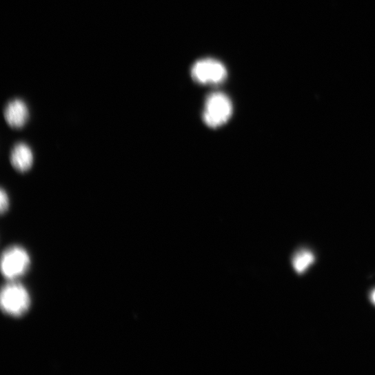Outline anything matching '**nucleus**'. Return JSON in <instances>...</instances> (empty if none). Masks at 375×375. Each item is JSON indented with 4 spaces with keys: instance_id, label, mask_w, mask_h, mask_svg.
I'll use <instances>...</instances> for the list:
<instances>
[{
    "instance_id": "2",
    "label": "nucleus",
    "mask_w": 375,
    "mask_h": 375,
    "mask_svg": "<svg viewBox=\"0 0 375 375\" xmlns=\"http://www.w3.org/2000/svg\"><path fill=\"white\" fill-rule=\"evenodd\" d=\"M233 113V106L225 94L220 92L212 93L206 100L203 112L205 124L217 128L226 124Z\"/></svg>"
},
{
    "instance_id": "7",
    "label": "nucleus",
    "mask_w": 375,
    "mask_h": 375,
    "mask_svg": "<svg viewBox=\"0 0 375 375\" xmlns=\"http://www.w3.org/2000/svg\"><path fill=\"white\" fill-rule=\"evenodd\" d=\"M316 257L314 254L308 249L299 250L292 259V265L295 271L303 274L307 272L314 263Z\"/></svg>"
},
{
    "instance_id": "8",
    "label": "nucleus",
    "mask_w": 375,
    "mask_h": 375,
    "mask_svg": "<svg viewBox=\"0 0 375 375\" xmlns=\"http://www.w3.org/2000/svg\"><path fill=\"white\" fill-rule=\"evenodd\" d=\"M10 208V199L6 191L4 190L0 192V209H1V213L3 214L7 212Z\"/></svg>"
},
{
    "instance_id": "1",
    "label": "nucleus",
    "mask_w": 375,
    "mask_h": 375,
    "mask_svg": "<svg viewBox=\"0 0 375 375\" xmlns=\"http://www.w3.org/2000/svg\"><path fill=\"white\" fill-rule=\"evenodd\" d=\"M2 290L1 307L3 311L12 317L26 314L31 305V298L27 289L16 281H10Z\"/></svg>"
},
{
    "instance_id": "3",
    "label": "nucleus",
    "mask_w": 375,
    "mask_h": 375,
    "mask_svg": "<svg viewBox=\"0 0 375 375\" xmlns=\"http://www.w3.org/2000/svg\"><path fill=\"white\" fill-rule=\"evenodd\" d=\"M30 265V256L22 247L12 246L3 254L2 272L5 277L10 281H16L23 276L29 270Z\"/></svg>"
},
{
    "instance_id": "6",
    "label": "nucleus",
    "mask_w": 375,
    "mask_h": 375,
    "mask_svg": "<svg viewBox=\"0 0 375 375\" xmlns=\"http://www.w3.org/2000/svg\"><path fill=\"white\" fill-rule=\"evenodd\" d=\"M10 161L12 166L17 171L26 172L33 166V151L28 144L19 143L12 150Z\"/></svg>"
},
{
    "instance_id": "4",
    "label": "nucleus",
    "mask_w": 375,
    "mask_h": 375,
    "mask_svg": "<svg viewBox=\"0 0 375 375\" xmlns=\"http://www.w3.org/2000/svg\"><path fill=\"white\" fill-rule=\"evenodd\" d=\"M192 74L199 83L218 85L226 79L227 72L221 62L214 59H204L194 65Z\"/></svg>"
},
{
    "instance_id": "5",
    "label": "nucleus",
    "mask_w": 375,
    "mask_h": 375,
    "mask_svg": "<svg viewBox=\"0 0 375 375\" xmlns=\"http://www.w3.org/2000/svg\"><path fill=\"white\" fill-rule=\"evenodd\" d=\"M4 116L7 123L12 128H23L29 120L30 112L28 107L22 100H14L10 102L6 106Z\"/></svg>"
},
{
    "instance_id": "9",
    "label": "nucleus",
    "mask_w": 375,
    "mask_h": 375,
    "mask_svg": "<svg viewBox=\"0 0 375 375\" xmlns=\"http://www.w3.org/2000/svg\"><path fill=\"white\" fill-rule=\"evenodd\" d=\"M369 298L372 303L375 306V290L372 292Z\"/></svg>"
}]
</instances>
